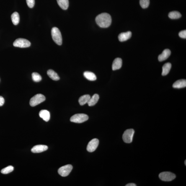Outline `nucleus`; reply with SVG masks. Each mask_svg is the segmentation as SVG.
<instances>
[{"instance_id": "a878e982", "label": "nucleus", "mask_w": 186, "mask_h": 186, "mask_svg": "<svg viewBox=\"0 0 186 186\" xmlns=\"http://www.w3.org/2000/svg\"><path fill=\"white\" fill-rule=\"evenodd\" d=\"M140 4L142 8L146 9L149 5L150 0H140Z\"/></svg>"}, {"instance_id": "2eb2a0df", "label": "nucleus", "mask_w": 186, "mask_h": 186, "mask_svg": "<svg viewBox=\"0 0 186 186\" xmlns=\"http://www.w3.org/2000/svg\"><path fill=\"white\" fill-rule=\"evenodd\" d=\"M39 115L40 117L46 122H48L50 120V113L48 111L45 110L40 111Z\"/></svg>"}, {"instance_id": "a211bd4d", "label": "nucleus", "mask_w": 186, "mask_h": 186, "mask_svg": "<svg viewBox=\"0 0 186 186\" xmlns=\"http://www.w3.org/2000/svg\"><path fill=\"white\" fill-rule=\"evenodd\" d=\"M171 63H166L163 66L162 73V76H166L168 74L171 69Z\"/></svg>"}, {"instance_id": "39448f33", "label": "nucleus", "mask_w": 186, "mask_h": 186, "mask_svg": "<svg viewBox=\"0 0 186 186\" xmlns=\"http://www.w3.org/2000/svg\"><path fill=\"white\" fill-rule=\"evenodd\" d=\"M135 130L133 129H129L124 132L122 138L125 143H130L132 142L133 140Z\"/></svg>"}, {"instance_id": "aec40b11", "label": "nucleus", "mask_w": 186, "mask_h": 186, "mask_svg": "<svg viewBox=\"0 0 186 186\" xmlns=\"http://www.w3.org/2000/svg\"><path fill=\"white\" fill-rule=\"evenodd\" d=\"M90 98V96L88 94H86V95L81 96L79 99V102L80 105L83 106L87 104Z\"/></svg>"}, {"instance_id": "1a4fd4ad", "label": "nucleus", "mask_w": 186, "mask_h": 186, "mask_svg": "<svg viewBox=\"0 0 186 186\" xmlns=\"http://www.w3.org/2000/svg\"><path fill=\"white\" fill-rule=\"evenodd\" d=\"M99 143V140L97 139H94L89 142L86 149L89 152H92L97 149Z\"/></svg>"}, {"instance_id": "423d86ee", "label": "nucleus", "mask_w": 186, "mask_h": 186, "mask_svg": "<svg viewBox=\"0 0 186 186\" xmlns=\"http://www.w3.org/2000/svg\"><path fill=\"white\" fill-rule=\"evenodd\" d=\"M30 42L26 39L24 38H18L14 42V47H20V48H27L30 46Z\"/></svg>"}, {"instance_id": "f03ea898", "label": "nucleus", "mask_w": 186, "mask_h": 186, "mask_svg": "<svg viewBox=\"0 0 186 186\" xmlns=\"http://www.w3.org/2000/svg\"><path fill=\"white\" fill-rule=\"evenodd\" d=\"M52 38L55 43L59 45L62 44V37L59 29L56 27H53L51 29Z\"/></svg>"}, {"instance_id": "f3484780", "label": "nucleus", "mask_w": 186, "mask_h": 186, "mask_svg": "<svg viewBox=\"0 0 186 186\" xmlns=\"http://www.w3.org/2000/svg\"><path fill=\"white\" fill-rule=\"evenodd\" d=\"M47 75L51 79L55 81H57L60 79V77L57 73L53 70L50 69L47 71Z\"/></svg>"}, {"instance_id": "7c9ffc66", "label": "nucleus", "mask_w": 186, "mask_h": 186, "mask_svg": "<svg viewBox=\"0 0 186 186\" xmlns=\"http://www.w3.org/2000/svg\"><path fill=\"white\" fill-rule=\"evenodd\" d=\"M186 160H185V162H184V164H185V165L186 166Z\"/></svg>"}, {"instance_id": "bb28decb", "label": "nucleus", "mask_w": 186, "mask_h": 186, "mask_svg": "<svg viewBox=\"0 0 186 186\" xmlns=\"http://www.w3.org/2000/svg\"><path fill=\"white\" fill-rule=\"evenodd\" d=\"M27 5L30 8H32L34 7L35 4V0H26Z\"/></svg>"}, {"instance_id": "dca6fc26", "label": "nucleus", "mask_w": 186, "mask_h": 186, "mask_svg": "<svg viewBox=\"0 0 186 186\" xmlns=\"http://www.w3.org/2000/svg\"><path fill=\"white\" fill-rule=\"evenodd\" d=\"M99 97L98 94H95L89 99L88 102V105L90 107L93 106L97 103L99 100Z\"/></svg>"}, {"instance_id": "c756f323", "label": "nucleus", "mask_w": 186, "mask_h": 186, "mask_svg": "<svg viewBox=\"0 0 186 186\" xmlns=\"http://www.w3.org/2000/svg\"><path fill=\"white\" fill-rule=\"evenodd\" d=\"M126 186H136V185L135 183H130L127 184Z\"/></svg>"}, {"instance_id": "20e7f679", "label": "nucleus", "mask_w": 186, "mask_h": 186, "mask_svg": "<svg viewBox=\"0 0 186 186\" xmlns=\"http://www.w3.org/2000/svg\"><path fill=\"white\" fill-rule=\"evenodd\" d=\"M46 100L45 96L41 94H38L34 96L31 99L30 104L31 106L35 107L41 103L44 102Z\"/></svg>"}, {"instance_id": "f8f14e48", "label": "nucleus", "mask_w": 186, "mask_h": 186, "mask_svg": "<svg viewBox=\"0 0 186 186\" xmlns=\"http://www.w3.org/2000/svg\"><path fill=\"white\" fill-rule=\"evenodd\" d=\"M132 36V32L130 31L125 32H122L119 35L118 39L121 42L126 41L131 38Z\"/></svg>"}, {"instance_id": "4468645a", "label": "nucleus", "mask_w": 186, "mask_h": 186, "mask_svg": "<svg viewBox=\"0 0 186 186\" xmlns=\"http://www.w3.org/2000/svg\"><path fill=\"white\" fill-rule=\"evenodd\" d=\"M186 86V80L180 79L178 80L173 85V87L174 88H182Z\"/></svg>"}, {"instance_id": "6e6552de", "label": "nucleus", "mask_w": 186, "mask_h": 186, "mask_svg": "<svg viewBox=\"0 0 186 186\" xmlns=\"http://www.w3.org/2000/svg\"><path fill=\"white\" fill-rule=\"evenodd\" d=\"M73 169V166L68 164L60 168L58 170V173L60 175L63 177H66L69 175Z\"/></svg>"}, {"instance_id": "ddd939ff", "label": "nucleus", "mask_w": 186, "mask_h": 186, "mask_svg": "<svg viewBox=\"0 0 186 186\" xmlns=\"http://www.w3.org/2000/svg\"><path fill=\"white\" fill-rule=\"evenodd\" d=\"M122 61L121 58H117L114 60L112 65V69L116 71L120 69L122 66Z\"/></svg>"}, {"instance_id": "4be33fe9", "label": "nucleus", "mask_w": 186, "mask_h": 186, "mask_svg": "<svg viewBox=\"0 0 186 186\" xmlns=\"http://www.w3.org/2000/svg\"><path fill=\"white\" fill-rule=\"evenodd\" d=\"M11 19L14 25H16L19 24L20 20L19 14L17 12H15L11 15Z\"/></svg>"}, {"instance_id": "7ed1b4c3", "label": "nucleus", "mask_w": 186, "mask_h": 186, "mask_svg": "<svg viewBox=\"0 0 186 186\" xmlns=\"http://www.w3.org/2000/svg\"><path fill=\"white\" fill-rule=\"evenodd\" d=\"M89 117L86 114L83 113L77 114L72 117L70 121L72 122L76 123H82L88 119Z\"/></svg>"}, {"instance_id": "9b49d317", "label": "nucleus", "mask_w": 186, "mask_h": 186, "mask_svg": "<svg viewBox=\"0 0 186 186\" xmlns=\"http://www.w3.org/2000/svg\"><path fill=\"white\" fill-rule=\"evenodd\" d=\"M171 54V51L169 49H166L158 57L159 61H162L167 59Z\"/></svg>"}, {"instance_id": "412c9836", "label": "nucleus", "mask_w": 186, "mask_h": 186, "mask_svg": "<svg viewBox=\"0 0 186 186\" xmlns=\"http://www.w3.org/2000/svg\"><path fill=\"white\" fill-rule=\"evenodd\" d=\"M58 4L60 7L63 10H66L69 7L68 0H57Z\"/></svg>"}, {"instance_id": "9d476101", "label": "nucleus", "mask_w": 186, "mask_h": 186, "mask_svg": "<svg viewBox=\"0 0 186 186\" xmlns=\"http://www.w3.org/2000/svg\"><path fill=\"white\" fill-rule=\"evenodd\" d=\"M48 147L45 145H38L34 146L31 151L34 153H40L47 150Z\"/></svg>"}, {"instance_id": "f257e3e1", "label": "nucleus", "mask_w": 186, "mask_h": 186, "mask_svg": "<svg viewBox=\"0 0 186 186\" xmlns=\"http://www.w3.org/2000/svg\"><path fill=\"white\" fill-rule=\"evenodd\" d=\"M96 21L99 27L106 28L110 26L111 24V17L110 15L107 13H103L97 16Z\"/></svg>"}, {"instance_id": "cd10ccee", "label": "nucleus", "mask_w": 186, "mask_h": 186, "mask_svg": "<svg viewBox=\"0 0 186 186\" xmlns=\"http://www.w3.org/2000/svg\"><path fill=\"white\" fill-rule=\"evenodd\" d=\"M179 36L181 38L184 39H186V30H185L181 31V32H179Z\"/></svg>"}, {"instance_id": "393cba45", "label": "nucleus", "mask_w": 186, "mask_h": 186, "mask_svg": "<svg viewBox=\"0 0 186 186\" xmlns=\"http://www.w3.org/2000/svg\"><path fill=\"white\" fill-rule=\"evenodd\" d=\"M14 168L12 166H9L3 169L1 171V172L3 174H7L13 171Z\"/></svg>"}, {"instance_id": "c85d7f7f", "label": "nucleus", "mask_w": 186, "mask_h": 186, "mask_svg": "<svg viewBox=\"0 0 186 186\" xmlns=\"http://www.w3.org/2000/svg\"><path fill=\"white\" fill-rule=\"evenodd\" d=\"M5 100L4 98L0 96V107L2 106L4 104Z\"/></svg>"}, {"instance_id": "6ab92c4d", "label": "nucleus", "mask_w": 186, "mask_h": 186, "mask_svg": "<svg viewBox=\"0 0 186 186\" xmlns=\"http://www.w3.org/2000/svg\"><path fill=\"white\" fill-rule=\"evenodd\" d=\"M85 77L90 81H95L97 79V77L94 73L89 71H86L84 73Z\"/></svg>"}, {"instance_id": "b1692460", "label": "nucleus", "mask_w": 186, "mask_h": 186, "mask_svg": "<svg viewBox=\"0 0 186 186\" xmlns=\"http://www.w3.org/2000/svg\"><path fill=\"white\" fill-rule=\"evenodd\" d=\"M32 80L36 82H40L42 79V77L38 73H34L32 74Z\"/></svg>"}, {"instance_id": "0eeeda50", "label": "nucleus", "mask_w": 186, "mask_h": 186, "mask_svg": "<svg viewBox=\"0 0 186 186\" xmlns=\"http://www.w3.org/2000/svg\"><path fill=\"white\" fill-rule=\"evenodd\" d=\"M160 179L164 181H171L176 178L175 174L170 172H164L159 175Z\"/></svg>"}, {"instance_id": "5701e85b", "label": "nucleus", "mask_w": 186, "mask_h": 186, "mask_svg": "<svg viewBox=\"0 0 186 186\" xmlns=\"http://www.w3.org/2000/svg\"><path fill=\"white\" fill-rule=\"evenodd\" d=\"M181 14L177 11H173L169 13V17L171 19H179L181 17Z\"/></svg>"}]
</instances>
